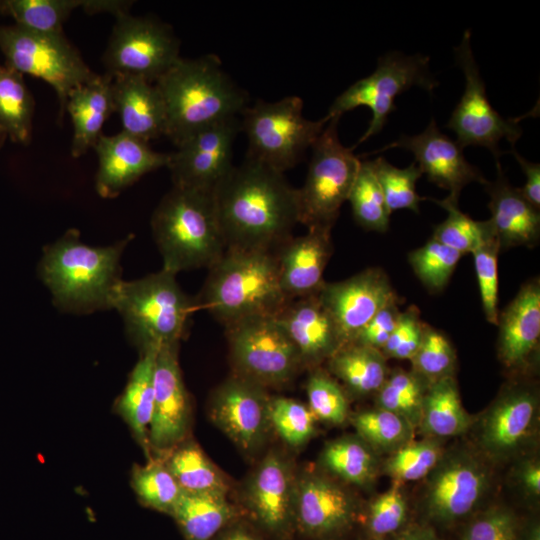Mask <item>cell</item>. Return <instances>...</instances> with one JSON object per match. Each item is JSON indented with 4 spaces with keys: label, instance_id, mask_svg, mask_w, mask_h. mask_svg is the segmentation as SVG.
<instances>
[{
    "label": "cell",
    "instance_id": "5",
    "mask_svg": "<svg viewBox=\"0 0 540 540\" xmlns=\"http://www.w3.org/2000/svg\"><path fill=\"white\" fill-rule=\"evenodd\" d=\"M208 270L200 301L225 327L255 316H276L290 301L273 251L226 249Z\"/></svg>",
    "mask_w": 540,
    "mask_h": 540
},
{
    "label": "cell",
    "instance_id": "24",
    "mask_svg": "<svg viewBox=\"0 0 540 540\" xmlns=\"http://www.w3.org/2000/svg\"><path fill=\"white\" fill-rule=\"evenodd\" d=\"M276 318L303 366H317L342 347L337 327L317 294L290 300Z\"/></svg>",
    "mask_w": 540,
    "mask_h": 540
},
{
    "label": "cell",
    "instance_id": "56",
    "mask_svg": "<svg viewBox=\"0 0 540 540\" xmlns=\"http://www.w3.org/2000/svg\"><path fill=\"white\" fill-rule=\"evenodd\" d=\"M519 480L527 493L533 496L540 494V465L536 460H528L519 469Z\"/></svg>",
    "mask_w": 540,
    "mask_h": 540
},
{
    "label": "cell",
    "instance_id": "54",
    "mask_svg": "<svg viewBox=\"0 0 540 540\" xmlns=\"http://www.w3.org/2000/svg\"><path fill=\"white\" fill-rule=\"evenodd\" d=\"M525 175V184L518 188L521 195L536 209L540 207V164L528 161L514 149L511 150Z\"/></svg>",
    "mask_w": 540,
    "mask_h": 540
},
{
    "label": "cell",
    "instance_id": "35",
    "mask_svg": "<svg viewBox=\"0 0 540 540\" xmlns=\"http://www.w3.org/2000/svg\"><path fill=\"white\" fill-rule=\"evenodd\" d=\"M35 102L23 75L0 63V129L11 141L28 145Z\"/></svg>",
    "mask_w": 540,
    "mask_h": 540
},
{
    "label": "cell",
    "instance_id": "38",
    "mask_svg": "<svg viewBox=\"0 0 540 540\" xmlns=\"http://www.w3.org/2000/svg\"><path fill=\"white\" fill-rule=\"evenodd\" d=\"M444 208L447 218L435 227L432 238L458 251L473 253L488 241L495 239L489 220L476 221L458 207V199L448 196L443 200L431 199Z\"/></svg>",
    "mask_w": 540,
    "mask_h": 540
},
{
    "label": "cell",
    "instance_id": "39",
    "mask_svg": "<svg viewBox=\"0 0 540 540\" xmlns=\"http://www.w3.org/2000/svg\"><path fill=\"white\" fill-rule=\"evenodd\" d=\"M357 436L375 452L393 453L413 438L415 430L403 417L376 407L351 418Z\"/></svg>",
    "mask_w": 540,
    "mask_h": 540
},
{
    "label": "cell",
    "instance_id": "37",
    "mask_svg": "<svg viewBox=\"0 0 540 540\" xmlns=\"http://www.w3.org/2000/svg\"><path fill=\"white\" fill-rule=\"evenodd\" d=\"M89 0H1L0 15L14 23L42 33H60L71 13L88 7Z\"/></svg>",
    "mask_w": 540,
    "mask_h": 540
},
{
    "label": "cell",
    "instance_id": "14",
    "mask_svg": "<svg viewBox=\"0 0 540 540\" xmlns=\"http://www.w3.org/2000/svg\"><path fill=\"white\" fill-rule=\"evenodd\" d=\"M240 116L213 124L185 139L170 153L173 186L213 192L233 168V145Z\"/></svg>",
    "mask_w": 540,
    "mask_h": 540
},
{
    "label": "cell",
    "instance_id": "22",
    "mask_svg": "<svg viewBox=\"0 0 540 540\" xmlns=\"http://www.w3.org/2000/svg\"><path fill=\"white\" fill-rule=\"evenodd\" d=\"M369 76L372 83V119L355 146L383 129L389 114L396 109L394 100L399 94L413 86L431 93L438 86L429 71V57L421 54L387 53L379 58L375 71Z\"/></svg>",
    "mask_w": 540,
    "mask_h": 540
},
{
    "label": "cell",
    "instance_id": "52",
    "mask_svg": "<svg viewBox=\"0 0 540 540\" xmlns=\"http://www.w3.org/2000/svg\"><path fill=\"white\" fill-rule=\"evenodd\" d=\"M424 323L420 320L419 311L415 306L400 313L396 326L381 352L384 356L411 360L418 350Z\"/></svg>",
    "mask_w": 540,
    "mask_h": 540
},
{
    "label": "cell",
    "instance_id": "57",
    "mask_svg": "<svg viewBox=\"0 0 540 540\" xmlns=\"http://www.w3.org/2000/svg\"><path fill=\"white\" fill-rule=\"evenodd\" d=\"M390 540H441L431 529L413 526L399 530Z\"/></svg>",
    "mask_w": 540,
    "mask_h": 540
},
{
    "label": "cell",
    "instance_id": "8",
    "mask_svg": "<svg viewBox=\"0 0 540 540\" xmlns=\"http://www.w3.org/2000/svg\"><path fill=\"white\" fill-rule=\"evenodd\" d=\"M0 52L5 65L22 75L40 78L54 89L60 123L71 91L98 75L63 32L42 33L15 23L0 24Z\"/></svg>",
    "mask_w": 540,
    "mask_h": 540
},
{
    "label": "cell",
    "instance_id": "36",
    "mask_svg": "<svg viewBox=\"0 0 540 540\" xmlns=\"http://www.w3.org/2000/svg\"><path fill=\"white\" fill-rule=\"evenodd\" d=\"M320 463L333 476L358 486L373 481L378 465L376 452L358 436L328 442L321 452Z\"/></svg>",
    "mask_w": 540,
    "mask_h": 540
},
{
    "label": "cell",
    "instance_id": "12",
    "mask_svg": "<svg viewBox=\"0 0 540 540\" xmlns=\"http://www.w3.org/2000/svg\"><path fill=\"white\" fill-rule=\"evenodd\" d=\"M455 57L464 74L465 88L445 127L455 132L456 142L462 149L470 145L482 146L498 158L502 153L499 142L506 139L513 149L522 129L517 119H505L490 104L472 52L469 30L455 48Z\"/></svg>",
    "mask_w": 540,
    "mask_h": 540
},
{
    "label": "cell",
    "instance_id": "28",
    "mask_svg": "<svg viewBox=\"0 0 540 540\" xmlns=\"http://www.w3.org/2000/svg\"><path fill=\"white\" fill-rule=\"evenodd\" d=\"M112 95L122 131L147 143L165 135L166 110L155 83L139 77L117 76L112 81Z\"/></svg>",
    "mask_w": 540,
    "mask_h": 540
},
{
    "label": "cell",
    "instance_id": "2",
    "mask_svg": "<svg viewBox=\"0 0 540 540\" xmlns=\"http://www.w3.org/2000/svg\"><path fill=\"white\" fill-rule=\"evenodd\" d=\"M132 235L112 245L90 246L77 229L67 230L47 245L38 274L51 292L53 303L69 313L111 310V300L121 278V256Z\"/></svg>",
    "mask_w": 540,
    "mask_h": 540
},
{
    "label": "cell",
    "instance_id": "58",
    "mask_svg": "<svg viewBox=\"0 0 540 540\" xmlns=\"http://www.w3.org/2000/svg\"><path fill=\"white\" fill-rule=\"evenodd\" d=\"M524 540H540V528L538 524H534L530 528Z\"/></svg>",
    "mask_w": 540,
    "mask_h": 540
},
{
    "label": "cell",
    "instance_id": "43",
    "mask_svg": "<svg viewBox=\"0 0 540 540\" xmlns=\"http://www.w3.org/2000/svg\"><path fill=\"white\" fill-rule=\"evenodd\" d=\"M371 164L389 211L409 209L419 213V202L425 198L416 191V183L422 175L418 165L412 163L406 168H397L383 157L376 158Z\"/></svg>",
    "mask_w": 540,
    "mask_h": 540
},
{
    "label": "cell",
    "instance_id": "1",
    "mask_svg": "<svg viewBox=\"0 0 540 540\" xmlns=\"http://www.w3.org/2000/svg\"><path fill=\"white\" fill-rule=\"evenodd\" d=\"M227 249L273 251L298 220L297 189L284 173L245 157L213 191Z\"/></svg>",
    "mask_w": 540,
    "mask_h": 540
},
{
    "label": "cell",
    "instance_id": "18",
    "mask_svg": "<svg viewBox=\"0 0 540 540\" xmlns=\"http://www.w3.org/2000/svg\"><path fill=\"white\" fill-rule=\"evenodd\" d=\"M356 519V502L338 483L316 473L297 476L295 532L309 539L330 540L351 529Z\"/></svg>",
    "mask_w": 540,
    "mask_h": 540
},
{
    "label": "cell",
    "instance_id": "9",
    "mask_svg": "<svg viewBox=\"0 0 540 540\" xmlns=\"http://www.w3.org/2000/svg\"><path fill=\"white\" fill-rule=\"evenodd\" d=\"M338 118L315 141L304 185L297 189L298 220L307 228L331 229L348 201L361 161L339 140Z\"/></svg>",
    "mask_w": 540,
    "mask_h": 540
},
{
    "label": "cell",
    "instance_id": "40",
    "mask_svg": "<svg viewBox=\"0 0 540 540\" xmlns=\"http://www.w3.org/2000/svg\"><path fill=\"white\" fill-rule=\"evenodd\" d=\"M130 479L131 487L143 506L168 515L183 492L157 457L147 460L145 465L135 464Z\"/></svg>",
    "mask_w": 540,
    "mask_h": 540
},
{
    "label": "cell",
    "instance_id": "32",
    "mask_svg": "<svg viewBox=\"0 0 540 540\" xmlns=\"http://www.w3.org/2000/svg\"><path fill=\"white\" fill-rule=\"evenodd\" d=\"M171 472L183 492L227 495L229 482L201 447L187 438L157 457Z\"/></svg>",
    "mask_w": 540,
    "mask_h": 540
},
{
    "label": "cell",
    "instance_id": "26",
    "mask_svg": "<svg viewBox=\"0 0 540 540\" xmlns=\"http://www.w3.org/2000/svg\"><path fill=\"white\" fill-rule=\"evenodd\" d=\"M498 353L511 369L528 363L540 339V282L525 283L515 298L498 315Z\"/></svg>",
    "mask_w": 540,
    "mask_h": 540
},
{
    "label": "cell",
    "instance_id": "27",
    "mask_svg": "<svg viewBox=\"0 0 540 540\" xmlns=\"http://www.w3.org/2000/svg\"><path fill=\"white\" fill-rule=\"evenodd\" d=\"M485 185L490 195L489 221L500 249L536 245L540 236L539 210L509 184L499 161L496 180L486 181Z\"/></svg>",
    "mask_w": 540,
    "mask_h": 540
},
{
    "label": "cell",
    "instance_id": "46",
    "mask_svg": "<svg viewBox=\"0 0 540 540\" xmlns=\"http://www.w3.org/2000/svg\"><path fill=\"white\" fill-rule=\"evenodd\" d=\"M268 414L270 427L291 447L304 445L315 433L317 419L307 405L295 399L270 397Z\"/></svg>",
    "mask_w": 540,
    "mask_h": 540
},
{
    "label": "cell",
    "instance_id": "21",
    "mask_svg": "<svg viewBox=\"0 0 540 540\" xmlns=\"http://www.w3.org/2000/svg\"><path fill=\"white\" fill-rule=\"evenodd\" d=\"M94 149L98 157L95 189L106 199L117 197L143 175L167 167L170 153L154 151L149 143L124 131L102 134Z\"/></svg>",
    "mask_w": 540,
    "mask_h": 540
},
{
    "label": "cell",
    "instance_id": "3",
    "mask_svg": "<svg viewBox=\"0 0 540 540\" xmlns=\"http://www.w3.org/2000/svg\"><path fill=\"white\" fill-rule=\"evenodd\" d=\"M155 84L166 110V131L178 146L191 135L247 107V93L224 71L214 54L180 58Z\"/></svg>",
    "mask_w": 540,
    "mask_h": 540
},
{
    "label": "cell",
    "instance_id": "23",
    "mask_svg": "<svg viewBox=\"0 0 540 540\" xmlns=\"http://www.w3.org/2000/svg\"><path fill=\"white\" fill-rule=\"evenodd\" d=\"M331 229L308 228L290 237L276 253L281 288L289 300L318 294L332 253Z\"/></svg>",
    "mask_w": 540,
    "mask_h": 540
},
{
    "label": "cell",
    "instance_id": "11",
    "mask_svg": "<svg viewBox=\"0 0 540 540\" xmlns=\"http://www.w3.org/2000/svg\"><path fill=\"white\" fill-rule=\"evenodd\" d=\"M236 375L264 388L288 383L303 367L276 316H255L226 327Z\"/></svg>",
    "mask_w": 540,
    "mask_h": 540
},
{
    "label": "cell",
    "instance_id": "55",
    "mask_svg": "<svg viewBox=\"0 0 540 540\" xmlns=\"http://www.w3.org/2000/svg\"><path fill=\"white\" fill-rule=\"evenodd\" d=\"M212 540H266L256 527L240 518L223 528Z\"/></svg>",
    "mask_w": 540,
    "mask_h": 540
},
{
    "label": "cell",
    "instance_id": "42",
    "mask_svg": "<svg viewBox=\"0 0 540 540\" xmlns=\"http://www.w3.org/2000/svg\"><path fill=\"white\" fill-rule=\"evenodd\" d=\"M348 201L355 221L364 229L385 232L391 212L374 173L371 161L361 162Z\"/></svg>",
    "mask_w": 540,
    "mask_h": 540
},
{
    "label": "cell",
    "instance_id": "60",
    "mask_svg": "<svg viewBox=\"0 0 540 540\" xmlns=\"http://www.w3.org/2000/svg\"><path fill=\"white\" fill-rule=\"evenodd\" d=\"M369 540H383L382 538H375V537H372L370 538Z\"/></svg>",
    "mask_w": 540,
    "mask_h": 540
},
{
    "label": "cell",
    "instance_id": "10",
    "mask_svg": "<svg viewBox=\"0 0 540 540\" xmlns=\"http://www.w3.org/2000/svg\"><path fill=\"white\" fill-rule=\"evenodd\" d=\"M102 61L112 78L133 76L155 83L181 57L180 42L168 24L130 11L115 16Z\"/></svg>",
    "mask_w": 540,
    "mask_h": 540
},
{
    "label": "cell",
    "instance_id": "31",
    "mask_svg": "<svg viewBox=\"0 0 540 540\" xmlns=\"http://www.w3.org/2000/svg\"><path fill=\"white\" fill-rule=\"evenodd\" d=\"M170 516L185 540H212L239 518L226 495L182 492Z\"/></svg>",
    "mask_w": 540,
    "mask_h": 540
},
{
    "label": "cell",
    "instance_id": "6",
    "mask_svg": "<svg viewBox=\"0 0 540 540\" xmlns=\"http://www.w3.org/2000/svg\"><path fill=\"white\" fill-rule=\"evenodd\" d=\"M193 308L176 275L165 269L122 280L111 300V309L122 317L125 333L139 352L179 345Z\"/></svg>",
    "mask_w": 540,
    "mask_h": 540
},
{
    "label": "cell",
    "instance_id": "25",
    "mask_svg": "<svg viewBox=\"0 0 540 540\" xmlns=\"http://www.w3.org/2000/svg\"><path fill=\"white\" fill-rule=\"evenodd\" d=\"M537 398L528 387H511L491 405L480 428L483 449L496 458L515 452L529 437L537 415Z\"/></svg>",
    "mask_w": 540,
    "mask_h": 540
},
{
    "label": "cell",
    "instance_id": "30",
    "mask_svg": "<svg viewBox=\"0 0 540 540\" xmlns=\"http://www.w3.org/2000/svg\"><path fill=\"white\" fill-rule=\"evenodd\" d=\"M157 351L158 349H148L140 352L124 390L114 404L115 412L128 425L147 460L152 458L148 434L154 405V366Z\"/></svg>",
    "mask_w": 540,
    "mask_h": 540
},
{
    "label": "cell",
    "instance_id": "51",
    "mask_svg": "<svg viewBox=\"0 0 540 540\" xmlns=\"http://www.w3.org/2000/svg\"><path fill=\"white\" fill-rule=\"evenodd\" d=\"M462 540H521L515 514L505 507H492L466 527Z\"/></svg>",
    "mask_w": 540,
    "mask_h": 540
},
{
    "label": "cell",
    "instance_id": "59",
    "mask_svg": "<svg viewBox=\"0 0 540 540\" xmlns=\"http://www.w3.org/2000/svg\"><path fill=\"white\" fill-rule=\"evenodd\" d=\"M6 139H7L6 134L0 129V149L4 145Z\"/></svg>",
    "mask_w": 540,
    "mask_h": 540
},
{
    "label": "cell",
    "instance_id": "49",
    "mask_svg": "<svg viewBox=\"0 0 540 540\" xmlns=\"http://www.w3.org/2000/svg\"><path fill=\"white\" fill-rule=\"evenodd\" d=\"M500 245L497 238L492 239L475 250V271L485 317L488 322H498V253Z\"/></svg>",
    "mask_w": 540,
    "mask_h": 540
},
{
    "label": "cell",
    "instance_id": "44",
    "mask_svg": "<svg viewBox=\"0 0 540 540\" xmlns=\"http://www.w3.org/2000/svg\"><path fill=\"white\" fill-rule=\"evenodd\" d=\"M442 457L438 442L411 440L392 453L385 462L384 472L397 484L418 481L428 476Z\"/></svg>",
    "mask_w": 540,
    "mask_h": 540
},
{
    "label": "cell",
    "instance_id": "20",
    "mask_svg": "<svg viewBox=\"0 0 540 540\" xmlns=\"http://www.w3.org/2000/svg\"><path fill=\"white\" fill-rule=\"evenodd\" d=\"M392 148L412 152L422 174L425 173L430 182L448 190L449 196L454 198L458 199L461 190L471 182L486 183L481 172L465 159L457 142L438 129L434 118L421 133L413 136L403 134L372 153Z\"/></svg>",
    "mask_w": 540,
    "mask_h": 540
},
{
    "label": "cell",
    "instance_id": "48",
    "mask_svg": "<svg viewBox=\"0 0 540 540\" xmlns=\"http://www.w3.org/2000/svg\"><path fill=\"white\" fill-rule=\"evenodd\" d=\"M308 407L316 419L342 424L348 416V401L339 384L325 372L315 369L306 383Z\"/></svg>",
    "mask_w": 540,
    "mask_h": 540
},
{
    "label": "cell",
    "instance_id": "4",
    "mask_svg": "<svg viewBox=\"0 0 540 540\" xmlns=\"http://www.w3.org/2000/svg\"><path fill=\"white\" fill-rule=\"evenodd\" d=\"M151 229L162 269L175 275L209 269L227 249L213 192L173 186L155 208Z\"/></svg>",
    "mask_w": 540,
    "mask_h": 540
},
{
    "label": "cell",
    "instance_id": "15",
    "mask_svg": "<svg viewBox=\"0 0 540 540\" xmlns=\"http://www.w3.org/2000/svg\"><path fill=\"white\" fill-rule=\"evenodd\" d=\"M266 388L235 375L213 392L212 422L245 454L255 453L270 429Z\"/></svg>",
    "mask_w": 540,
    "mask_h": 540
},
{
    "label": "cell",
    "instance_id": "45",
    "mask_svg": "<svg viewBox=\"0 0 540 540\" xmlns=\"http://www.w3.org/2000/svg\"><path fill=\"white\" fill-rule=\"evenodd\" d=\"M462 254L431 238L422 247L411 251L409 263L430 292L441 291L449 282Z\"/></svg>",
    "mask_w": 540,
    "mask_h": 540
},
{
    "label": "cell",
    "instance_id": "29",
    "mask_svg": "<svg viewBox=\"0 0 540 540\" xmlns=\"http://www.w3.org/2000/svg\"><path fill=\"white\" fill-rule=\"evenodd\" d=\"M113 78L107 74L97 75L91 81L75 88L69 94L65 112L73 125L71 155L78 158L94 148L102 128L115 112L112 95Z\"/></svg>",
    "mask_w": 540,
    "mask_h": 540
},
{
    "label": "cell",
    "instance_id": "53",
    "mask_svg": "<svg viewBox=\"0 0 540 540\" xmlns=\"http://www.w3.org/2000/svg\"><path fill=\"white\" fill-rule=\"evenodd\" d=\"M397 303H390L379 310L351 343L372 347L381 351L392 334L401 313Z\"/></svg>",
    "mask_w": 540,
    "mask_h": 540
},
{
    "label": "cell",
    "instance_id": "47",
    "mask_svg": "<svg viewBox=\"0 0 540 540\" xmlns=\"http://www.w3.org/2000/svg\"><path fill=\"white\" fill-rule=\"evenodd\" d=\"M410 361L412 371L431 384L453 376L456 353L442 332L424 324L420 346Z\"/></svg>",
    "mask_w": 540,
    "mask_h": 540
},
{
    "label": "cell",
    "instance_id": "16",
    "mask_svg": "<svg viewBox=\"0 0 540 540\" xmlns=\"http://www.w3.org/2000/svg\"><path fill=\"white\" fill-rule=\"evenodd\" d=\"M179 345L158 349L154 366V405L149 427L151 456L160 457L188 438L191 399L178 361Z\"/></svg>",
    "mask_w": 540,
    "mask_h": 540
},
{
    "label": "cell",
    "instance_id": "33",
    "mask_svg": "<svg viewBox=\"0 0 540 540\" xmlns=\"http://www.w3.org/2000/svg\"><path fill=\"white\" fill-rule=\"evenodd\" d=\"M329 369L356 396L376 394L389 371L385 356L375 348L349 343L329 359Z\"/></svg>",
    "mask_w": 540,
    "mask_h": 540
},
{
    "label": "cell",
    "instance_id": "13",
    "mask_svg": "<svg viewBox=\"0 0 540 540\" xmlns=\"http://www.w3.org/2000/svg\"><path fill=\"white\" fill-rule=\"evenodd\" d=\"M296 483L291 462L278 451L268 452L243 488L248 522L273 539H288L295 532Z\"/></svg>",
    "mask_w": 540,
    "mask_h": 540
},
{
    "label": "cell",
    "instance_id": "19",
    "mask_svg": "<svg viewBox=\"0 0 540 540\" xmlns=\"http://www.w3.org/2000/svg\"><path fill=\"white\" fill-rule=\"evenodd\" d=\"M487 485V470L476 458L464 453L442 457L430 473L426 513L439 523L465 517L477 506Z\"/></svg>",
    "mask_w": 540,
    "mask_h": 540
},
{
    "label": "cell",
    "instance_id": "41",
    "mask_svg": "<svg viewBox=\"0 0 540 540\" xmlns=\"http://www.w3.org/2000/svg\"><path fill=\"white\" fill-rule=\"evenodd\" d=\"M429 384L415 372L395 369L389 372L376 393L377 407L391 411L416 429L421 418L422 404Z\"/></svg>",
    "mask_w": 540,
    "mask_h": 540
},
{
    "label": "cell",
    "instance_id": "17",
    "mask_svg": "<svg viewBox=\"0 0 540 540\" xmlns=\"http://www.w3.org/2000/svg\"><path fill=\"white\" fill-rule=\"evenodd\" d=\"M318 297L331 315L342 343H351L383 307L398 302L387 277L379 268L366 269L346 280L326 283Z\"/></svg>",
    "mask_w": 540,
    "mask_h": 540
},
{
    "label": "cell",
    "instance_id": "50",
    "mask_svg": "<svg viewBox=\"0 0 540 540\" xmlns=\"http://www.w3.org/2000/svg\"><path fill=\"white\" fill-rule=\"evenodd\" d=\"M407 518V503L399 484L376 497L369 505L367 528L372 537L382 538L398 532Z\"/></svg>",
    "mask_w": 540,
    "mask_h": 540
},
{
    "label": "cell",
    "instance_id": "7",
    "mask_svg": "<svg viewBox=\"0 0 540 540\" xmlns=\"http://www.w3.org/2000/svg\"><path fill=\"white\" fill-rule=\"evenodd\" d=\"M241 131L248 139L246 157L284 173L301 161L327 121L303 115V100L287 96L275 102L257 101L240 115Z\"/></svg>",
    "mask_w": 540,
    "mask_h": 540
},
{
    "label": "cell",
    "instance_id": "34",
    "mask_svg": "<svg viewBox=\"0 0 540 540\" xmlns=\"http://www.w3.org/2000/svg\"><path fill=\"white\" fill-rule=\"evenodd\" d=\"M470 424L471 418L462 405L454 376L429 384L418 426L426 436H458L465 433Z\"/></svg>",
    "mask_w": 540,
    "mask_h": 540
}]
</instances>
